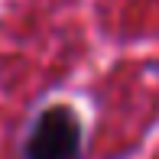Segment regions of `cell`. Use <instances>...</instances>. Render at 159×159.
I'll return each mask as SVG.
<instances>
[{
    "instance_id": "cell-1",
    "label": "cell",
    "mask_w": 159,
    "mask_h": 159,
    "mask_svg": "<svg viewBox=\"0 0 159 159\" xmlns=\"http://www.w3.org/2000/svg\"><path fill=\"white\" fill-rule=\"evenodd\" d=\"M20 159H84V124L75 107L46 104L26 127Z\"/></svg>"
}]
</instances>
